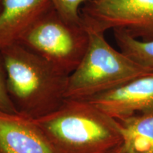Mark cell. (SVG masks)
<instances>
[{"mask_svg": "<svg viewBox=\"0 0 153 153\" xmlns=\"http://www.w3.org/2000/svg\"><path fill=\"white\" fill-rule=\"evenodd\" d=\"M0 54L9 97L18 114L37 119L55 111L64 103L68 74L20 44Z\"/></svg>", "mask_w": 153, "mask_h": 153, "instance_id": "obj_1", "label": "cell"}, {"mask_svg": "<svg viewBox=\"0 0 153 153\" xmlns=\"http://www.w3.org/2000/svg\"><path fill=\"white\" fill-rule=\"evenodd\" d=\"M33 120L56 153H108L123 143L117 120L86 100L67 99Z\"/></svg>", "mask_w": 153, "mask_h": 153, "instance_id": "obj_2", "label": "cell"}, {"mask_svg": "<svg viewBox=\"0 0 153 153\" xmlns=\"http://www.w3.org/2000/svg\"><path fill=\"white\" fill-rule=\"evenodd\" d=\"M82 21L89 36L88 46L81 62L69 75L66 99L85 100L153 72L112 47L104 31Z\"/></svg>", "mask_w": 153, "mask_h": 153, "instance_id": "obj_3", "label": "cell"}, {"mask_svg": "<svg viewBox=\"0 0 153 153\" xmlns=\"http://www.w3.org/2000/svg\"><path fill=\"white\" fill-rule=\"evenodd\" d=\"M88 42L83 21L68 22L51 8L36 19L19 44L70 75L81 62Z\"/></svg>", "mask_w": 153, "mask_h": 153, "instance_id": "obj_4", "label": "cell"}, {"mask_svg": "<svg viewBox=\"0 0 153 153\" xmlns=\"http://www.w3.org/2000/svg\"><path fill=\"white\" fill-rule=\"evenodd\" d=\"M81 15L104 32L122 28L137 39L153 41V0H88Z\"/></svg>", "mask_w": 153, "mask_h": 153, "instance_id": "obj_5", "label": "cell"}, {"mask_svg": "<svg viewBox=\"0 0 153 153\" xmlns=\"http://www.w3.org/2000/svg\"><path fill=\"white\" fill-rule=\"evenodd\" d=\"M85 100L116 120L153 113V72Z\"/></svg>", "mask_w": 153, "mask_h": 153, "instance_id": "obj_6", "label": "cell"}, {"mask_svg": "<svg viewBox=\"0 0 153 153\" xmlns=\"http://www.w3.org/2000/svg\"><path fill=\"white\" fill-rule=\"evenodd\" d=\"M0 153L56 152L33 119L0 111Z\"/></svg>", "mask_w": 153, "mask_h": 153, "instance_id": "obj_7", "label": "cell"}, {"mask_svg": "<svg viewBox=\"0 0 153 153\" xmlns=\"http://www.w3.org/2000/svg\"><path fill=\"white\" fill-rule=\"evenodd\" d=\"M51 8L49 0H3L0 11V53L19 44L36 19Z\"/></svg>", "mask_w": 153, "mask_h": 153, "instance_id": "obj_8", "label": "cell"}, {"mask_svg": "<svg viewBox=\"0 0 153 153\" xmlns=\"http://www.w3.org/2000/svg\"><path fill=\"white\" fill-rule=\"evenodd\" d=\"M123 153H153V113L117 120Z\"/></svg>", "mask_w": 153, "mask_h": 153, "instance_id": "obj_9", "label": "cell"}, {"mask_svg": "<svg viewBox=\"0 0 153 153\" xmlns=\"http://www.w3.org/2000/svg\"><path fill=\"white\" fill-rule=\"evenodd\" d=\"M115 41L122 53L145 68L153 70V41H142L122 28L113 30Z\"/></svg>", "mask_w": 153, "mask_h": 153, "instance_id": "obj_10", "label": "cell"}, {"mask_svg": "<svg viewBox=\"0 0 153 153\" xmlns=\"http://www.w3.org/2000/svg\"><path fill=\"white\" fill-rule=\"evenodd\" d=\"M53 8L65 20L82 22L81 9L88 0H49Z\"/></svg>", "mask_w": 153, "mask_h": 153, "instance_id": "obj_11", "label": "cell"}, {"mask_svg": "<svg viewBox=\"0 0 153 153\" xmlns=\"http://www.w3.org/2000/svg\"><path fill=\"white\" fill-rule=\"evenodd\" d=\"M0 111L8 113H18L9 97L7 85V72L0 54Z\"/></svg>", "mask_w": 153, "mask_h": 153, "instance_id": "obj_12", "label": "cell"}, {"mask_svg": "<svg viewBox=\"0 0 153 153\" xmlns=\"http://www.w3.org/2000/svg\"><path fill=\"white\" fill-rule=\"evenodd\" d=\"M108 153H123V146L120 145V146L117 147L116 148H115L114 150H113L111 151V152H108Z\"/></svg>", "mask_w": 153, "mask_h": 153, "instance_id": "obj_13", "label": "cell"}, {"mask_svg": "<svg viewBox=\"0 0 153 153\" xmlns=\"http://www.w3.org/2000/svg\"><path fill=\"white\" fill-rule=\"evenodd\" d=\"M2 1L3 0H0V11H1V8H2Z\"/></svg>", "mask_w": 153, "mask_h": 153, "instance_id": "obj_14", "label": "cell"}]
</instances>
